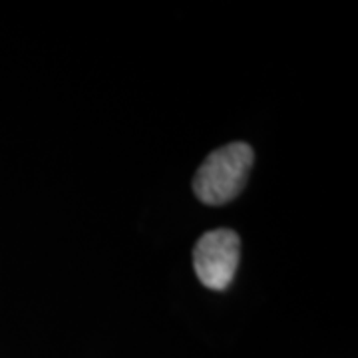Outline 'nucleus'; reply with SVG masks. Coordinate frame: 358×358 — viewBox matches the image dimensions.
<instances>
[{
    "instance_id": "1",
    "label": "nucleus",
    "mask_w": 358,
    "mask_h": 358,
    "mask_svg": "<svg viewBox=\"0 0 358 358\" xmlns=\"http://www.w3.org/2000/svg\"><path fill=\"white\" fill-rule=\"evenodd\" d=\"M253 166V150L247 143H229L207 155L193 179V192L207 205L235 199L247 183Z\"/></svg>"
},
{
    "instance_id": "2",
    "label": "nucleus",
    "mask_w": 358,
    "mask_h": 358,
    "mask_svg": "<svg viewBox=\"0 0 358 358\" xmlns=\"http://www.w3.org/2000/svg\"><path fill=\"white\" fill-rule=\"evenodd\" d=\"M241 241L235 231H207L193 249V267L207 289L225 291L237 273Z\"/></svg>"
}]
</instances>
